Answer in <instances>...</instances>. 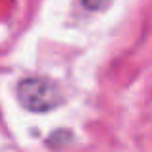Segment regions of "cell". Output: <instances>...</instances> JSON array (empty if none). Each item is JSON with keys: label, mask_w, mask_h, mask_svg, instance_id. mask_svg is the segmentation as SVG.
Masks as SVG:
<instances>
[{"label": "cell", "mask_w": 152, "mask_h": 152, "mask_svg": "<svg viewBox=\"0 0 152 152\" xmlns=\"http://www.w3.org/2000/svg\"><path fill=\"white\" fill-rule=\"evenodd\" d=\"M18 100L29 112H50L62 104L64 96L60 89L48 79L27 77L18 85Z\"/></svg>", "instance_id": "6da1fadb"}, {"label": "cell", "mask_w": 152, "mask_h": 152, "mask_svg": "<svg viewBox=\"0 0 152 152\" xmlns=\"http://www.w3.org/2000/svg\"><path fill=\"white\" fill-rule=\"evenodd\" d=\"M81 2H83V6H85L87 10L100 12V10H104V8H108V6H110V2H112V0H81Z\"/></svg>", "instance_id": "7a4b0ae2"}]
</instances>
